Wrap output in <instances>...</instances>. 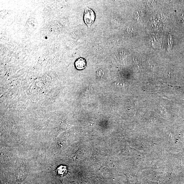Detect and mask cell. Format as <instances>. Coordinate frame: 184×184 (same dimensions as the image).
I'll list each match as a JSON object with an SVG mask.
<instances>
[{"mask_svg":"<svg viewBox=\"0 0 184 184\" xmlns=\"http://www.w3.org/2000/svg\"><path fill=\"white\" fill-rule=\"evenodd\" d=\"M56 172L59 176H64L67 173V167L62 165L59 167L56 170Z\"/></svg>","mask_w":184,"mask_h":184,"instance_id":"3","label":"cell"},{"mask_svg":"<svg viewBox=\"0 0 184 184\" xmlns=\"http://www.w3.org/2000/svg\"><path fill=\"white\" fill-rule=\"evenodd\" d=\"M95 19V15L93 10L86 7L84 13V20L85 23L90 29Z\"/></svg>","mask_w":184,"mask_h":184,"instance_id":"1","label":"cell"},{"mask_svg":"<svg viewBox=\"0 0 184 184\" xmlns=\"http://www.w3.org/2000/svg\"><path fill=\"white\" fill-rule=\"evenodd\" d=\"M74 66L76 69L78 70H83L87 66V62L85 59L81 57L78 58L75 61Z\"/></svg>","mask_w":184,"mask_h":184,"instance_id":"2","label":"cell"}]
</instances>
